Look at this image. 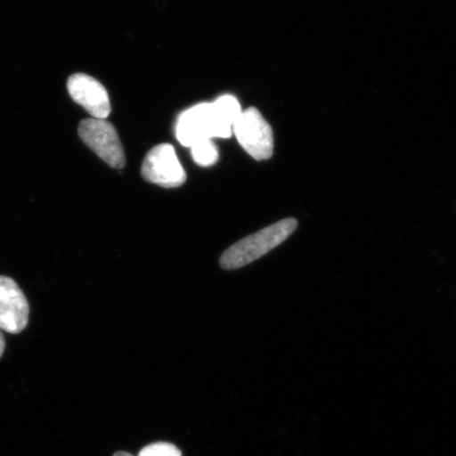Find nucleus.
<instances>
[{
	"label": "nucleus",
	"instance_id": "7",
	"mask_svg": "<svg viewBox=\"0 0 456 456\" xmlns=\"http://www.w3.org/2000/svg\"><path fill=\"white\" fill-rule=\"evenodd\" d=\"M68 91L74 102L87 110L94 118L110 117L111 105L107 91L95 78L77 73L68 79Z\"/></svg>",
	"mask_w": 456,
	"mask_h": 456
},
{
	"label": "nucleus",
	"instance_id": "9",
	"mask_svg": "<svg viewBox=\"0 0 456 456\" xmlns=\"http://www.w3.org/2000/svg\"><path fill=\"white\" fill-rule=\"evenodd\" d=\"M191 148L193 161H195L199 167H209L218 162L219 151L213 140L198 142Z\"/></svg>",
	"mask_w": 456,
	"mask_h": 456
},
{
	"label": "nucleus",
	"instance_id": "1",
	"mask_svg": "<svg viewBox=\"0 0 456 456\" xmlns=\"http://www.w3.org/2000/svg\"><path fill=\"white\" fill-rule=\"evenodd\" d=\"M297 225V221L293 218L284 219L242 239L222 255L221 266L224 270L232 271L249 265L287 240Z\"/></svg>",
	"mask_w": 456,
	"mask_h": 456
},
{
	"label": "nucleus",
	"instance_id": "12",
	"mask_svg": "<svg viewBox=\"0 0 456 456\" xmlns=\"http://www.w3.org/2000/svg\"><path fill=\"white\" fill-rule=\"evenodd\" d=\"M113 456H134V455L128 453V452H117L116 454H114Z\"/></svg>",
	"mask_w": 456,
	"mask_h": 456
},
{
	"label": "nucleus",
	"instance_id": "11",
	"mask_svg": "<svg viewBox=\"0 0 456 456\" xmlns=\"http://www.w3.org/2000/svg\"><path fill=\"white\" fill-rule=\"evenodd\" d=\"M5 347V341L2 330H0V357L3 356Z\"/></svg>",
	"mask_w": 456,
	"mask_h": 456
},
{
	"label": "nucleus",
	"instance_id": "3",
	"mask_svg": "<svg viewBox=\"0 0 456 456\" xmlns=\"http://www.w3.org/2000/svg\"><path fill=\"white\" fill-rule=\"evenodd\" d=\"M243 150L256 161L269 159L273 152V135L267 123L256 108L250 107L242 111L232 127Z\"/></svg>",
	"mask_w": 456,
	"mask_h": 456
},
{
	"label": "nucleus",
	"instance_id": "4",
	"mask_svg": "<svg viewBox=\"0 0 456 456\" xmlns=\"http://www.w3.org/2000/svg\"><path fill=\"white\" fill-rule=\"evenodd\" d=\"M78 134L91 151L102 161L116 169H122L126 163L118 134L112 124L100 118H87L79 124Z\"/></svg>",
	"mask_w": 456,
	"mask_h": 456
},
{
	"label": "nucleus",
	"instance_id": "6",
	"mask_svg": "<svg viewBox=\"0 0 456 456\" xmlns=\"http://www.w3.org/2000/svg\"><path fill=\"white\" fill-rule=\"evenodd\" d=\"M28 304L19 285L9 277L0 276V330L19 334L28 321Z\"/></svg>",
	"mask_w": 456,
	"mask_h": 456
},
{
	"label": "nucleus",
	"instance_id": "10",
	"mask_svg": "<svg viewBox=\"0 0 456 456\" xmlns=\"http://www.w3.org/2000/svg\"><path fill=\"white\" fill-rule=\"evenodd\" d=\"M139 456H182V452L173 444L159 442L142 448Z\"/></svg>",
	"mask_w": 456,
	"mask_h": 456
},
{
	"label": "nucleus",
	"instance_id": "5",
	"mask_svg": "<svg viewBox=\"0 0 456 456\" xmlns=\"http://www.w3.org/2000/svg\"><path fill=\"white\" fill-rule=\"evenodd\" d=\"M142 175L147 182L167 188L179 187L186 181L185 170L169 144L158 145L147 153Z\"/></svg>",
	"mask_w": 456,
	"mask_h": 456
},
{
	"label": "nucleus",
	"instance_id": "2",
	"mask_svg": "<svg viewBox=\"0 0 456 456\" xmlns=\"http://www.w3.org/2000/svg\"><path fill=\"white\" fill-rule=\"evenodd\" d=\"M175 134L182 145L191 147L205 140L231 138L232 131L221 123L213 102H202L181 114Z\"/></svg>",
	"mask_w": 456,
	"mask_h": 456
},
{
	"label": "nucleus",
	"instance_id": "8",
	"mask_svg": "<svg viewBox=\"0 0 456 456\" xmlns=\"http://www.w3.org/2000/svg\"><path fill=\"white\" fill-rule=\"evenodd\" d=\"M213 105L221 123L226 128L232 131L233 125H235L242 113L241 106L235 96L230 94L222 95L219 99L213 102Z\"/></svg>",
	"mask_w": 456,
	"mask_h": 456
}]
</instances>
